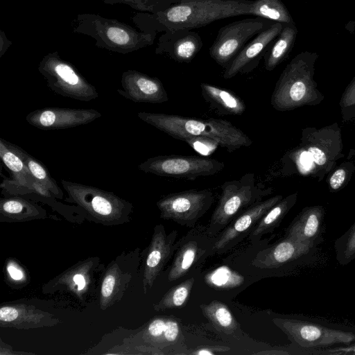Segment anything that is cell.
I'll return each mask as SVG.
<instances>
[{
    "label": "cell",
    "mask_w": 355,
    "mask_h": 355,
    "mask_svg": "<svg viewBox=\"0 0 355 355\" xmlns=\"http://www.w3.org/2000/svg\"><path fill=\"white\" fill-rule=\"evenodd\" d=\"M137 116L173 138L184 141L193 137H207L229 152L249 147L252 144L241 130L220 119H197L146 112H138Z\"/></svg>",
    "instance_id": "cell-1"
},
{
    "label": "cell",
    "mask_w": 355,
    "mask_h": 355,
    "mask_svg": "<svg viewBox=\"0 0 355 355\" xmlns=\"http://www.w3.org/2000/svg\"><path fill=\"white\" fill-rule=\"evenodd\" d=\"M252 0H166L158 20L166 31L192 30L225 18L251 15Z\"/></svg>",
    "instance_id": "cell-2"
},
{
    "label": "cell",
    "mask_w": 355,
    "mask_h": 355,
    "mask_svg": "<svg viewBox=\"0 0 355 355\" xmlns=\"http://www.w3.org/2000/svg\"><path fill=\"white\" fill-rule=\"evenodd\" d=\"M272 322L287 336L299 354L311 355L314 349L355 343V327L302 315L275 317Z\"/></svg>",
    "instance_id": "cell-3"
},
{
    "label": "cell",
    "mask_w": 355,
    "mask_h": 355,
    "mask_svg": "<svg viewBox=\"0 0 355 355\" xmlns=\"http://www.w3.org/2000/svg\"><path fill=\"white\" fill-rule=\"evenodd\" d=\"M61 184L68 195L66 201L76 205L84 218L105 226L130 221L133 205L113 192L63 179Z\"/></svg>",
    "instance_id": "cell-4"
},
{
    "label": "cell",
    "mask_w": 355,
    "mask_h": 355,
    "mask_svg": "<svg viewBox=\"0 0 355 355\" xmlns=\"http://www.w3.org/2000/svg\"><path fill=\"white\" fill-rule=\"evenodd\" d=\"M221 195L207 227L208 232L217 236L230 223L249 207L271 193V189L255 183L253 173L238 180L224 182Z\"/></svg>",
    "instance_id": "cell-5"
},
{
    "label": "cell",
    "mask_w": 355,
    "mask_h": 355,
    "mask_svg": "<svg viewBox=\"0 0 355 355\" xmlns=\"http://www.w3.org/2000/svg\"><path fill=\"white\" fill-rule=\"evenodd\" d=\"M104 268L98 257H87L44 284L42 291L46 295L67 293L85 304L95 295Z\"/></svg>",
    "instance_id": "cell-6"
},
{
    "label": "cell",
    "mask_w": 355,
    "mask_h": 355,
    "mask_svg": "<svg viewBox=\"0 0 355 355\" xmlns=\"http://www.w3.org/2000/svg\"><path fill=\"white\" fill-rule=\"evenodd\" d=\"M141 251L123 252L111 261L102 273L99 284V306L105 311L119 302L139 272Z\"/></svg>",
    "instance_id": "cell-7"
},
{
    "label": "cell",
    "mask_w": 355,
    "mask_h": 355,
    "mask_svg": "<svg viewBox=\"0 0 355 355\" xmlns=\"http://www.w3.org/2000/svg\"><path fill=\"white\" fill-rule=\"evenodd\" d=\"M225 166L223 162L198 155H159L148 158L138 168L162 177L194 180L214 175Z\"/></svg>",
    "instance_id": "cell-8"
},
{
    "label": "cell",
    "mask_w": 355,
    "mask_h": 355,
    "mask_svg": "<svg viewBox=\"0 0 355 355\" xmlns=\"http://www.w3.org/2000/svg\"><path fill=\"white\" fill-rule=\"evenodd\" d=\"M214 201V194L211 190L191 189L169 193L159 199L156 205L161 218L193 227L210 209Z\"/></svg>",
    "instance_id": "cell-9"
},
{
    "label": "cell",
    "mask_w": 355,
    "mask_h": 355,
    "mask_svg": "<svg viewBox=\"0 0 355 355\" xmlns=\"http://www.w3.org/2000/svg\"><path fill=\"white\" fill-rule=\"evenodd\" d=\"M257 17L247 18L223 26L209 48L210 57L220 66L226 68L253 36L272 23Z\"/></svg>",
    "instance_id": "cell-10"
},
{
    "label": "cell",
    "mask_w": 355,
    "mask_h": 355,
    "mask_svg": "<svg viewBox=\"0 0 355 355\" xmlns=\"http://www.w3.org/2000/svg\"><path fill=\"white\" fill-rule=\"evenodd\" d=\"M216 238L208 232L207 227L199 225L194 226L176 241L168 280L173 282L184 277L205 257L211 255Z\"/></svg>",
    "instance_id": "cell-11"
},
{
    "label": "cell",
    "mask_w": 355,
    "mask_h": 355,
    "mask_svg": "<svg viewBox=\"0 0 355 355\" xmlns=\"http://www.w3.org/2000/svg\"><path fill=\"white\" fill-rule=\"evenodd\" d=\"M318 250V248L309 247L285 236L274 245L259 252L252 264L261 269L309 266L317 261Z\"/></svg>",
    "instance_id": "cell-12"
},
{
    "label": "cell",
    "mask_w": 355,
    "mask_h": 355,
    "mask_svg": "<svg viewBox=\"0 0 355 355\" xmlns=\"http://www.w3.org/2000/svg\"><path fill=\"white\" fill-rule=\"evenodd\" d=\"M42 73L50 89L62 96L85 102L98 96L96 87L67 63L48 62L42 67Z\"/></svg>",
    "instance_id": "cell-13"
},
{
    "label": "cell",
    "mask_w": 355,
    "mask_h": 355,
    "mask_svg": "<svg viewBox=\"0 0 355 355\" xmlns=\"http://www.w3.org/2000/svg\"><path fill=\"white\" fill-rule=\"evenodd\" d=\"M177 237L176 230L167 234L163 225L155 226L144 260L142 284L145 294L174 254Z\"/></svg>",
    "instance_id": "cell-14"
},
{
    "label": "cell",
    "mask_w": 355,
    "mask_h": 355,
    "mask_svg": "<svg viewBox=\"0 0 355 355\" xmlns=\"http://www.w3.org/2000/svg\"><path fill=\"white\" fill-rule=\"evenodd\" d=\"M282 199V196H275L262 200L243 211L216 236L211 255L225 252L234 246Z\"/></svg>",
    "instance_id": "cell-15"
},
{
    "label": "cell",
    "mask_w": 355,
    "mask_h": 355,
    "mask_svg": "<svg viewBox=\"0 0 355 355\" xmlns=\"http://www.w3.org/2000/svg\"><path fill=\"white\" fill-rule=\"evenodd\" d=\"M101 116L94 109L43 107L27 114L26 121L40 130H55L85 125Z\"/></svg>",
    "instance_id": "cell-16"
},
{
    "label": "cell",
    "mask_w": 355,
    "mask_h": 355,
    "mask_svg": "<svg viewBox=\"0 0 355 355\" xmlns=\"http://www.w3.org/2000/svg\"><path fill=\"white\" fill-rule=\"evenodd\" d=\"M284 24L272 23L245 46L225 68L223 78L230 79L238 73H246L253 70L279 35Z\"/></svg>",
    "instance_id": "cell-17"
},
{
    "label": "cell",
    "mask_w": 355,
    "mask_h": 355,
    "mask_svg": "<svg viewBox=\"0 0 355 355\" xmlns=\"http://www.w3.org/2000/svg\"><path fill=\"white\" fill-rule=\"evenodd\" d=\"M0 157L11 173L12 180H4L1 184L9 192L25 194L34 193L44 197H54L43 184L32 175L22 158L10 146L9 141L0 139Z\"/></svg>",
    "instance_id": "cell-18"
},
{
    "label": "cell",
    "mask_w": 355,
    "mask_h": 355,
    "mask_svg": "<svg viewBox=\"0 0 355 355\" xmlns=\"http://www.w3.org/2000/svg\"><path fill=\"white\" fill-rule=\"evenodd\" d=\"M61 322L55 315L31 304H5L0 308V326L4 328L31 329L51 327Z\"/></svg>",
    "instance_id": "cell-19"
},
{
    "label": "cell",
    "mask_w": 355,
    "mask_h": 355,
    "mask_svg": "<svg viewBox=\"0 0 355 355\" xmlns=\"http://www.w3.org/2000/svg\"><path fill=\"white\" fill-rule=\"evenodd\" d=\"M121 86L122 89H117V93L135 103H163L169 99L158 78L137 71L125 73L121 78Z\"/></svg>",
    "instance_id": "cell-20"
},
{
    "label": "cell",
    "mask_w": 355,
    "mask_h": 355,
    "mask_svg": "<svg viewBox=\"0 0 355 355\" xmlns=\"http://www.w3.org/2000/svg\"><path fill=\"white\" fill-rule=\"evenodd\" d=\"M161 42L160 51L180 63L191 62L203 46L200 35L187 29L166 31Z\"/></svg>",
    "instance_id": "cell-21"
},
{
    "label": "cell",
    "mask_w": 355,
    "mask_h": 355,
    "mask_svg": "<svg viewBox=\"0 0 355 355\" xmlns=\"http://www.w3.org/2000/svg\"><path fill=\"white\" fill-rule=\"evenodd\" d=\"M323 211L309 209L302 212L288 225L285 236L311 248H318L323 241Z\"/></svg>",
    "instance_id": "cell-22"
},
{
    "label": "cell",
    "mask_w": 355,
    "mask_h": 355,
    "mask_svg": "<svg viewBox=\"0 0 355 355\" xmlns=\"http://www.w3.org/2000/svg\"><path fill=\"white\" fill-rule=\"evenodd\" d=\"M47 218L44 208L18 196L1 198L0 221L2 223L28 222Z\"/></svg>",
    "instance_id": "cell-23"
},
{
    "label": "cell",
    "mask_w": 355,
    "mask_h": 355,
    "mask_svg": "<svg viewBox=\"0 0 355 355\" xmlns=\"http://www.w3.org/2000/svg\"><path fill=\"white\" fill-rule=\"evenodd\" d=\"M200 89L204 99L222 114L241 115L246 110L244 101L232 91L205 83Z\"/></svg>",
    "instance_id": "cell-24"
},
{
    "label": "cell",
    "mask_w": 355,
    "mask_h": 355,
    "mask_svg": "<svg viewBox=\"0 0 355 355\" xmlns=\"http://www.w3.org/2000/svg\"><path fill=\"white\" fill-rule=\"evenodd\" d=\"M297 33V31L294 24H284L278 38L263 56L265 69L267 71L274 69L290 52Z\"/></svg>",
    "instance_id": "cell-25"
},
{
    "label": "cell",
    "mask_w": 355,
    "mask_h": 355,
    "mask_svg": "<svg viewBox=\"0 0 355 355\" xmlns=\"http://www.w3.org/2000/svg\"><path fill=\"white\" fill-rule=\"evenodd\" d=\"M295 200L294 196H288L270 208L252 230L249 239L251 241L258 240L263 235L273 232L295 203Z\"/></svg>",
    "instance_id": "cell-26"
},
{
    "label": "cell",
    "mask_w": 355,
    "mask_h": 355,
    "mask_svg": "<svg viewBox=\"0 0 355 355\" xmlns=\"http://www.w3.org/2000/svg\"><path fill=\"white\" fill-rule=\"evenodd\" d=\"M9 145L22 158L33 178L48 189L54 198L62 199L63 192L45 165L19 146L10 142Z\"/></svg>",
    "instance_id": "cell-27"
},
{
    "label": "cell",
    "mask_w": 355,
    "mask_h": 355,
    "mask_svg": "<svg viewBox=\"0 0 355 355\" xmlns=\"http://www.w3.org/2000/svg\"><path fill=\"white\" fill-rule=\"evenodd\" d=\"M200 307L204 315L220 331L230 334L236 327V321L226 304L213 300L207 304H201Z\"/></svg>",
    "instance_id": "cell-28"
},
{
    "label": "cell",
    "mask_w": 355,
    "mask_h": 355,
    "mask_svg": "<svg viewBox=\"0 0 355 355\" xmlns=\"http://www.w3.org/2000/svg\"><path fill=\"white\" fill-rule=\"evenodd\" d=\"M251 15L275 22L294 24L285 5L281 0H254Z\"/></svg>",
    "instance_id": "cell-29"
},
{
    "label": "cell",
    "mask_w": 355,
    "mask_h": 355,
    "mask_svg": "<svg viewBox=\"0 0 355 355\" xmlns=\"http://www.w3.org/2000/svg\"><path fill=\"white\" fill-rule=\"evenodd\" d=\"M194 282L195 279L191 277L172 288L157 303L153 304L154 310L164 311L184 306L189 298Z\"/></svg>",
    "instance_id": "cell-30"
},
{
    "label": "cell",
    "mask_w": 355,
    "mask_h": 355,
    "mask_svg": "<svg viewBox=\"0 0 355 355\" xmlns=\"http://www.w3.org/2000/svg\"><path fill=\"white\" fill-rule=\"evenodd\" d=\"M337 261L345 266L355 259V223L340 237L334 245Z\"/></svg>",
    "instance_id": "cell-31"
},
{
    "label": "cell",
    "mask_w": 355,
    "mask_h": 355,
    "mask_svg": "<svg viewBox=\"0 0 355 355\" xmlns=\"http://www.w3.org/2000/svg\"><path fill=\"white\" fill-rule=\"evenodd\" d=\"M6 283L12 288H21L29 282V277L25 268L13 259L6 261L5 265Z\"/></svg>",
    "instance_id": "cell-32"
},
{
    "label": "cell",
    "mask_w": 355,
    "mask_h": 355,
    "mask_svg": "<svg viewBox=\"0 0 355 355\" xmlns=\"http://www.w3.org/2000/svg\"><path fill=\"white\" fill-rule=\"evenodd\" d=\"M196 151L209 154L211 153L218 144L214 140L207 137H193L186 141Z\"/></svg>",
    "instance_id": "cell-33"
},
{
    "label": "cell",
    "mask_w": 355,
    "mask_h": 355,
    "mask_svg": "<svg viewBox=\"0 0 355 355\" xmlns=\"http://www.w3.org/2000/svg\"><path fill=\"white\" fill-rule=\"evenodd\" d=\"M107 35L108 38L115 44L123 45L129 42V35L128 33L117 27H111L107 30Z\"/></svg>",
    "instance_id": "cell-34"
},
{
    "label": "cell",
    "mask_w": 355,
    "mask_h": 355,
    "mask_svg": "<svg viewBox=\"0 0 355 355\" xmlns=\"http://www.w3.org/2000/svg\"><path fill=\"white\" fill-rule=\"evenodd\" d=\"M180 333L178 323L173 319L166 318V328L164 331V342L172 343L177 338Z\"/></svg>",
    "instance_id": "cell-35"
},
{
    "label": "cell",
    "mask_w": 355,
    "mask_h": 355,
    "mask_svg": "<svg viewBox=\"0 0 355 355\" xmlns=\"http://www.w3.org/2000/svg\"><path fill=\"white\" fill-rule=\"evenodd\" d=\"M324 354H355V343L323 349Z\"/></svg>",
    "instance_id": "cell-36"
},
{
    "label": "cell",
    "mask_w": 355,
    "mask_h": 355,
    "mask_svg": "<svg viewBox=\"0 0 355 355\" xmlns=\"http://www.w3.org/2000/svg\"><path fill=\"white\" fill-rule=\"evenodd\" d=\"M345 178V171L343 169L336 171L330 178V186L333 189H338L343 183Z\"/></svg>",
    "instance_id": "cell-37"
},
{
    "label": "cell",
    "mask_w": 355,
    "mask_h": 355,
    "mask_svg": "<svg viewBox=\"0 0 355 355\" xmlns=\"http://www.w3.org/2000/svg\"><path fill=\"white\" fill-rule=\"evenodd\" d=\"M308 153L311 155L313 161L317 164L322 165L326 162V155L320 149L315 147H310L308 149Z\"/></svg>",
    "instance_id": "cell-38"
},
{
    "label": "cell",
    "mask_w": 355,
    "mask_h": 355,
    "mask_svg": "<svg viewBox=\"0 0 355 355\" xmlns=\"http://www.w3.org/2000/svg\"><path fill=\"white\" fill-rule=\"evenodd\" d=\"M221 348L219 347V348H217V349H214V348H202V349H199L198 350H196L193 352H191L192 354H198V355H204V354H206V355H213V354H217L218 352H223L225 351V349H226V348H224V349H220Z\"/></svg>",
    "instance_id": "cell-39"
}]
</instances>
